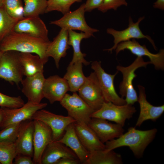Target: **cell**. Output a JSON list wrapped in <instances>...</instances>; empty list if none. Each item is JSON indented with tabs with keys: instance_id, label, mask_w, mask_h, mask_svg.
<instances>
[{
	"instance_id": "31",
	"label": "cell",
	"mask_w": 164,
	"mask_h": 164,
	"mask_svg": "<svg viewBox=\"0 0 164 164\" xmlns=\"http://www.w3.org/2000/svg\"><path fill=\"white\" fill-rule=\"evenodd\" d=\"M17 155L15 143L0 142V162L12 164Z\"/></svg>"
},
{
	"instance_id": "8",
	"label": "cell",
	"mask_w": 164,
	"mask_h": 164,
	"mask_svg": "<svg viewBox=\"0 0 164 164\" xmlns=\"http://www.w3.org/2000/svg\"><path fill=\"white\" fill-rule=\"evenodd\" d=\"M91 68L96 75L105 101L118 105L126 104L125 99L117 94L114 86V78L118 71L114 74H108L101 67V62L97 61L92 63Z\"/></svg>"
},
{
	"instance_id": "12",
	"label": "cell",
	"mask_w": 164,
	"mask_h": 164,
	"mask_svg": "<svg viewBox=\"0 0 164 164\" xmlns=\"http://www.w3.org/2000/svg\"><path fill=\"white\" fill-rule=\"evenodd\" d=\"M32 119L43 122L50 128L52 132L53 141L60 138L66 127L70 124L76 122L68 116L56 114L43 109L36 111Z\"/></svg>"
},
{
	"instance_id": "21",
	"label": "cell",
	"mask_w": 164,
	"mask_h": 164,
	"mask_svg": "<svg viewBox=\"0 0 164 164\" xmlns=\"http://www.w3.org/2000/svg\"><path fill=\"white\" fill-rule=\"evenodd\" d=\"M74 123L70 124L66 127L65 134L56 141L69 148L77 155L81 163L84 164L89 156V152L83 146L77 136Z\"/></svg>"
},
{
	"instance_id": "7",
	"label": "cell",
	"mask_w": 164,
	"mask_h": 164,
	"mask_svg": "<svg viewBox=\"0 0 164 164\" xmlns=\"http://www.w3.org/2000/svg\"><path fill=\"white\" fill-rule=\"evenodd\" d=\"M47 105L46 103H37L28 101L23 106L17 108L1 107L0 109L3 119L0 128L2 129L10 125L32 120V116L36 111L44 108Z\"/></svg>"
},
{
	"instance_id": "16",
	"label": "cell",
	"mask_w": 164,
	"mask_h": 164,
	"mask_svg": "<svg viewBox=\"0 0 164 164\" xmlns=\"http://www.w3.org/2000/svg\"><path fill=\"white\" fill-rule=\"evenodd\" d=\"M32 120L22 122L15 143L17 154H22L32 158L34 154L33 143L34 130Z\"/></svg>"
},
{
	"instance_id": "39",
	"label": "cell",
	"mask_w": 164,
	"mask_h": 164,
	"mask_svg": "<svg viewBox=\"0 0 164 164\" xmlns=\"http://www.w3.org/2000/svg\"><path fill=\"white\" fill-rule=\"evenodd\" d=\"M81 163L78 159L64 158L59 159L55 164H78Z\"/></svg>"
},
{
	"instance_id": "1",
	"label": "cell",
	"mask_w": 164,
	"mask_h": 164,
	"mask_svg": "<svg viewBox=\"0 0 164 164\" xmlns=\"http://www.w3.org/2000/svg\"><path fill=\"white\" fill-rule=\"evenodd\" d=\"M50 42V41L13 31L0 42V49L2 53L13 50L35 53L39 56L45 64L49 59L46 51Z\"/></svg>"
},
{
	"instance_id": "5",
	"label": "cell",
	"mask_w": 164,
	"mask_h": 164,
	"mask_svg": "<svg viewBox=\"0 0 164 164\" xmlns=\"http://www.w3.org/2000/svg\"><path fill=\"white\" fill-rule=\"evenodd\" d=\"M136 111L132 105H118L110 102H105L99 109L91 114V117L112 121L123 127L126 120L131 118Z\"/></svg>"
},
{
	"instance_id": "29",
	"label": "cell",
	"mask_w": 164,
	"mask_h": 164,
	"mask_svg": "<svg viewBox=\"0 0 164 164\" xmlns=\"http://www.w3.org/2000/svg\"><path fill=\"white\" fill-rule=\"evenodd\" d=\"M24 17L38 16L45 13L47 0H23Z\"/></svg>"
},
{
	"instance_id": "3",
	"label": "cell",
	"mask_w": 164,
	"mask_h": 164,
	"mask_svg": "<svg viewBox=\"0 0 164 164\" xmlns=\"http://www.w3.org/2000/svg\"><path fill=\"white\" fill-rule=\"evenodd\" d=\"M151 64L150 61L145 62L142 57L137 56L129 66L124 67L120 65L116 67L117 70L123 75V80L119 86V94L121 97H125L126 104L133 105L138 101L137 93L133 85V80L137 77L135 71L138 68L146 67L148 64Z\"/></svg>"
},
{
	"instance_id": "9",
	"label": "cell",
	"mask_w": 164,
	"mask_h": 164,
	"mask_svg": "<svg viewBox=\"0 0 164 164\" xmlns=\"http://www.w3.org/2000/svg\"><path fill=\"white\" fill-rule=\"evenodd\" d=\"M85 4L83 3L76 10L69 11L60 19L51 21L50 23L67 30H80L94 36V33L99 30L87 25L85 18Z\"/></svg>"
},
{
	"instance_id": "33",
	"label": "cell",
	"mask_w": 164,
	"mask_h": 164,
	"mask_svg": "<svg viewBox=\"0 0 164 164\" xmlns=\"http://www.w3.org/2000/svg\"><path fill=\"white\" fill-rule=\"evenodd\" d=\"M3 5L7 12L12 17L19 19L24 18L22 0H4Z\"/></svg>"
},
{
	"instance_id": "26",
	"label": "cell",
	"mask_w": 164,
	"mask_h": 164,
	"mask_svg": "<svg viewBox=\"0 0 164 164\" xmlns=\"http://www.w3.org/2000/svg\"><path fill=\"white\" fill-rule=\"evenodd\" d=\"M19 60L23 76L30 77L40 72H43L44 64L38 55L19 52Z\"/></svg>"
},
{
	"instance_id": "27",
	"label": "cell",
	"mask_w": 164,
	"mask_h": 164,
	"mask_svg": "<svg viewBox=\"0 0 164 164\" xmlns=\"http://www.w3.org/2000/svg\"><path fill=\"white\" fill-rule=\"evenodd\" d=\"M121 155L113 150L105 149L89 152V156L84 164H122Z\"/></svg>"
},
{
	"instance_id": "14",
	"label": "cell",
	"mask_w": 164,
	"mask_h": 164,
	"mask_svg": "<svg viewBox=\"0 0 164 164\" xmlns=\"http://www.w3.org/2000/svg\"><path fill=\"white\" fill-rule=\"evenodd\" d=\"M34 125L33 143L34 164H41L43 154L47 145L53 141L50 128L43 122L33 120Z\"/></svg>"
},
{
	"instance_id": "11",
	"label": "cell",
	"mask_w": 164,
	"mask_h": 164,
	"mask_svg": "<svg viewBox=\"0 0 164 164\" xmlns=\"http://www.w3.org/2000/svg\"><path fill=\"white\" fill-rule=\"evenodd\" d=\"M78 91L79 96L94 111L99 109L106 102L94 72L86 77Z\"/></svg>"
},
{
	"instance_id": "2",
	"label": "cell",
	"mask_w": 164,
	"mask_h": 164,
	"mask_svg": "<svg viewBox=\"0 0 164 164\" xmlns=\"http://www.w3.org/2000/svg\"><path fill=\"white\" fill-rule=\"evenodd\" d=\"M157 132L154 128L147 130L137 129L131 127L127 132L118 138L105 143V149L107 151L123 146L128 147L135 157L138 159L142 157L146 147L153 141Z\"/></svg>"
},
{
	"instance_id": "15",
	"label": "cell",
	"mask_w": 164,
	"mask_h": 164,
	"mask_svg": "<svg viewBox=\"0 0 164 164\" xmlns=\"http://www.w3.org/2000/svg\"><path fill=\"white\" fill-rule=\"evenodd\" d=\"M88 125L104 144L119 138L124 133L125 131L121 125L111 123L101 118H91Z\"/></svg>"
},
{
	"instance_id": "18",
	"label": "cell",
	"mask_w": 164,
	"mask_h": 164,
	"mask_svg": "<svg viewBox=\"0 0 164 164\" xmlns=\"http://www.w3.org/2000/svg\"><path fill=\"white\" fill-rule=\"evenodd\" d=\"M43 90L44 97L53 104L57 101L60 102L69 91V87L63 77L54 75L45 79Z\"/></svg>"
},
{
	"instance_id": "4",
	"label": "cell",
	"mask_w": 164,
	"mask_h": 164,
	"mask_svg": "<svg viewBox=\"0 0 164 164\" xmlns=\"http://www.w3.org/2000/svg\"><path fill=\"white\" fill-rule=\"evenodd\" d=\"M19 53L8 51L3 52L0 57V78L18 86L21 83L23 76Z\"/></svg>"
},
{
	"instance_id": "35",
	"label": "cell",
	"mask_w": 164,
	"mask_h": 164,
	"mask_svg": "<svg viewBox=\"0 0 164 164\" xmlns=\"http://www.w3.org/2000/svg\"><path fill=\"white\" fill-rule=\"evenodd\" d=\"M25 104L23 100L20 96L11 97L0 92V106L1 107L17 108Z\"/></svg>"
},
{
	"instance_id": "23",
	"label": "cell",
	"mask_w": 164,
	"mask_h": 164,
	"mask_svg": "<svg viewBox=\"0 0 164 164\" xmlns=\"http://www.w3.org/2000/svg\"><path fill=\"white\" fill-rule=\"evenodd\" d=\"M64 158L78 159L75 153L64 144L52 141L47 145L43 154L41 164H55L59 159Z\"/></svg>"
},
{
	"instance_id": "32",
	"label": "cell",
	"mask_w": 164,
	"mask_h": 164,
	"mask_svg": "<svg viewBox=\"0 0 164 164\" xmlns=\"http://www.w3.org/2000/svg\"><path fill=\"white\" fill-rule=\"evenodd\" d=\"M82 0H47L45 13L53 11L61 12L63 15L70 11L71 5L76 2Z\"/></svg>"
},
{
	"instance_id": "17",
	"label": "cell",
	"mask_w": 164,
	"mask_h": 164,
	"mask_svg": "<svg viewBox=\"0 0 164 164\" xmlns=\"http://www.w3.org/2000/svg\"><path fill=\"white\" fill-rule=\"evenodd\" d=\"M13 31L49 41L48 30L44 22L39 16L24 17L16 24Z\"/></svg>"
},
{
	"instance_id": "24",
	"label": "cell",
	"mask_w": 164,
	"mask_h": 164,
	"mask_svg": "<svg viewBox=\"0 0 164 164\" xmlns=\"http://www.w3.org/2000/svg\"><path fill=\"white\" fill-rule=\"evenodd\" d=\"M76 132L81 143L89 152L105 149V145L100 140L95 133L88 125L75 122Z\"/></svg>"
},
{
	"instance_id": "43",
	"label": "cell",
	"mask_w": 164,
	"mask_h": 164,
	"mask_svg": "<svg viewBox=\"0 0 164 164\" xmlns=\"http://www.w3.org/2000/svg\"><path fill=\"white\" fill-rule=\"evenodd\" d=\"M2 53H3L2 52V51H1V50L0 49V57L1 55H2Z\"/></svg>"
},
{
	"instance_id": "13",
	"label": "cell",
	"mask_w": 164,
	"mask_h": 164,
	"mask_svg": "<svg viewBox=\"0 0 164 164\" xmlns=\"http://www.w3.org/2000/svg\"><path fill=\"white\" fill-rule=\"evenodd\" d=\"M128 50L137 56H145L148 57L151 64H153L156 70L164 69V50L161 49L158 53H151L145 45H142L135 39H133L119 43L115 49L116 55L121 51Z\"/></svg>"
},
{
	"instance_id": "37",
	"label": "cell",
	"mask_w": 164,
	"mask_h": 164,
	"mask_svg": "<svg viewBox=\"0 0 164 164\" xmlns=\"http://www.w3.org/2000/svg\"><path fill=\"white\" fill-rule=\"evenodd\" d=\"M103 0H87L85 3V12H90L98 9L101 5Z\"/></svg>"
},
{
	"instance_id": "10",
	"label": "cell",
	"mask_w": 164,
	"mask_h": 164,
	"mask_svg": "<svg viewBox=\"0 0 164 164\" xmlns=\"http://www.w3.org/2000/svg\"><path fill=\"white\" fill-rule=\"evenodd\" d=\"M144 18V16L140 17L136 22H134L132 17L130 16L128 18V27L126 29L118 31L112 28H108L106 30L107 33L113 36L114 44L111 48L104 50L112 53L113 50H115L117 45L121 42L133 39H148L152 45L154 49L156 50L157 47L153 40L149 36L144 35L140 28L139 24Z\"/></svg>"
},
{
	"instance_id": "34",
	"label": "cell",
	"mask_w": 164,
	"mask_h": 164,
	"mask_svg": "<svg viewBox=\"0 0 164 164\" xmlns=\"http://www.w3.org/2000/svg\"><path fill=\"white\" fill-rule=\"evenodd\" d=\"M21 122L10 125L2 129L0 131V142L15 143Z\"/></svg>"
},
{
	"instance_id": "25",
	"label": "cell",
	"mask_w": 164,
	"mask_h": 164,
	"mask_svg": "<svg viewBox=\"0 0 164 164\" xmlns=\"http://www.w3.org/2000/svg\"><path fill=\"white\" fill-rule=\"evenodd\" d=\"M83 64L80 62L69 64L63 76L69 86V91L73 93L78 91L86 80V77L83 71Z\"/></svg>"
},
{
	"instance_id": "42",
	"label": "cell",
	"mask_w": 164,
	"mask_h": 164,
	"mask_svg": "<svg viewBox=\"0 0 164 164\" xmlns=\"http://www.w3.org/2000/svg\"><path fill=\"white\" fill-rule=\"evenodd\" d=\"M4 0H0V8L3 5V2Z\"/></svg>"
},
{
	"instance_id": "40",
	"label": "cell",
	"mask_w": 164,
	"mask_h": 164,
	"mask_svg": "<svg viewBox=\"0 0 164 164\" xmlns=\"http://www.w3.org/2000/svg\"><path fill=\"white\" fill-rule=\"evenodd\" d=\"M153 7L162 10H164V0H157L153 4Z\"/></svg>"
},
{
	"instance_id": "28",
	"label": "cell",
	"mask_w": 164,
	"mask_h": 164,
	"mask_svg": "<svg viewBox=\"0 0 164 164\" xmlns=\"http://www.w3.org/2000/svg\"><path fill=\"white\" fill-rule=\"evenodd\" d=\"M68 44L72 46L73 51L72 59L69 64H72L77 62H80L86 66L89 65L90 62L84 59L86 54L81 51L80 45L83 39L88 38L91 36V35L83 32H77L71 29L68 30Z\"/></svg>"
},
{
	"instance_id": "22",
	"label": "cell",
	"mask_w": 164,
	"mask_h": 164,
	"mask_svg": "<svg viewBox=\"0 0 164 164\" xmlns=\"http://www.w3.org/2000/svg\"><path fill=\"white\" fill-rule=\"evenodd\" d=\"M68 37V30L61 28L58 35L52 42H50L47 47L46 55L48 57L53 58L57 68L59 67L60 60L66 56L67 50L70 48Z\"/></svg>"
},
{
	"instance_id": "41",
	"label": "cell",
	"mask_w": 164,
	"mask_h": 164,
	"mask_svg": "<svg viewBox=\"0 0 164 164\" xmlns=\"http://www.w3.org/2000/svg\"><path fill=\"white\" fill-rule=\"evenodd\" d=\"M3 119V117L2 113L0 109V127L2 124Z\"/></svg>"
},
{
	"instance_id": "19",
	"label": "cell",
	"mask_w": 164,
	"mask_h": 164,
	"mask_svg": "<svg viewBox=\"0 0 164 164\" xmlns=\"http://www.w3.org/2000/svg\"><path fill=\"white\" fill-rule=\"evenodd\" d=\"M139 94L138 101L139 104L140 111L135 124L136 127H139L145 121L151 120L156 121L162 114L164 111V105L154 106L147 100L145 87L138 85Z\"/></svg>"
},
{
	"instance_id": "6",
	"label": "cell",
	"mask_w": 164,
	"mask_h": 164,
	"mask_svg": "<svg viewBox=\"0 0 164 164\" xmlns=\"http://www.w3.org/2000/svg\"><path fill=\"white\" fill-rule=\"evenodd\" d=\"M60 102L67 110L68 116L78 123L88 125L91 114L95 111L76 92L72 95L66 94Z\"/></svg>"
},
{
	"instance_id": "20",
	"label": "cell",
	"mask_w": 164,
	"mask_h": 164,
	"mask_svg": "<svg viewBox=\"0 0 164 164\" xmlns=\"http://www.w3.org/2000/svg\"><path fill=\"white\" fill-rule=\"evenodd\" d=\"M45 80L43 72L26 77L23 79L21 83L22 91L28 101L37 103H41L44 98L43 90Z\"/></svg>"
},
{
	"instance_id": "36",
	"label": "cell",
	"mask_w": 164,
	"mask_h": 164,
	"mask_svg": "<svg viewBox=\"0 0 164 164\" xmlns=\"http://www.w3.org/2000/svg\"><path fill=\"white\" fill-rule=\"evenodd\" d=\"M128 4L126 0H103L97 9L99 11L104 13L110 9L116 10L121 6H127Z\"/></svg>"
},
{
	"instance_id": "30",
	"label": "cell",
	"mask_w": 164,
	"mask_h": 164,
	"mask_svg": "<svg viewBox=\"0 0 164 164\" xmlns=\"http://www.w3.org/2000/svg\"><path fill=\"white\" fill-rule=\"evenodd\" d=\"M21 19L13 18L6 11L3 5L0 8V42L13 31L17 22Z\"/></svg>"
},
{
	"instance_id": "38",
	"label": "cell",
	"mask_w": 164,
	"mask_h": 164,
	"mask_svg": "<svg viewBox=\"0 0 164 164\" xmlns=\"http://www.w3.org/2000/svg\"><path fill=\"white\" fill-rule=\"evenodd\" d=\"M13 162L14 164H34L32 158L25 155L17 154Z\"/></svg>"
}]
</instances>
